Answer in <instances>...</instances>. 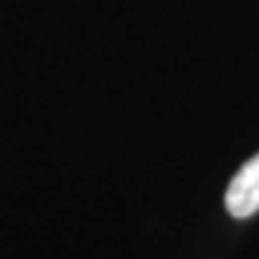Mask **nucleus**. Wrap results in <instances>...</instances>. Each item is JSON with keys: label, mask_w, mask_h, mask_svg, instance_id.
<instances>
[{"label": "nucleus", "mask_w": 259, "mask_h": 259, "mask_svg": "<svg viewBox=\"0 0 259 259\" xmlns=\"http://www.w3.org/2000/svg\"><path fill=\"white\" fill-rule=\"evenodd\" d=\"M226 209L233 219H250L259 211V154L233 176L226 190Z\"/></svg>", "instance_id": "1"}]
</instances>
